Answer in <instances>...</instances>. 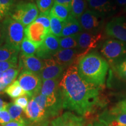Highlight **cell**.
I'll use <instances>...</instances> for the list:
<instances>
[{
	"label": "cell",
	"instance_id": "6da1fadb",
	"mask_svg": "<svg viewBox=\"0 0 126 126\" xmlns=\"http://www.w3.org/2000/svg\"><path fill=\"white\" fill-rule=\"evenodd\" d=\"M59 88L63 108L80 116L91 113L99 102V88L81 78L77 64L70 66L64 72Z\"/></svg>",
	"mask_w": 126,
	"mask_h": 126
},
{
	"label": "cell",
	"instance_id": "7a4b0ae2",
	"mask_svg": "<svg viewBox=\"0 0 126 126\" xmlns=\"http://www.w3.org/2000/svg\"><path fill=\"white\" fill-rule=\"evenodd\" d=\"M77 67L79 75L86 82L99 88L104 85L109 64L100 54L95 52L88 53L81 58Z\"/></svg>",
	"mask_w": 126,
	"mask_h": 126
},
{
	"label": "cell",
	"instance_id": "3957f363",
	"mask_svg": "<svg viewBox=\"0 0 126 126\" xmlns=\"http://www.w3.org/2000/svg\"><path fill=\"white\" fill-rule=\"evenodd\" d=\"M2 23L5 29V44L19 51L20 45L25 37V26L9 16L3 20Z\"/></svg>",
	"mask_w": 126,
	"mask_h": 126
},
{
	"label": "cell",
	"instance_id": "277c9868",
	"mask_svg": "<svg viewBox=\"0 0 126 126\" xmlns=\"http://www.w3.org/2000/svg\"><path fill=\"white\" fill-rule=\"evenodd\" d=\"M100 53L113 65L126 59V43L115 39H109L102 44Z\"/></svg>",
	"mask_w": 126,
	"mask_h": 126
},
{
	"label": "cell",
	"instance_id": "5b68a950",
	"mask_svg": "<svg viewBox=\"0 0 126 126\" xmlns=\"http://www.w3.org/2000/svg\"><path fill=\"white\" fill-rule=\"evenodd\" d=\"M38 14L39 9L35 4L22 2L14 6L9 16L26 27L34 22Z\"/></svg>",
	"mask_w": 126,
	"mask_h": 126
},
{
	"label": "cell",
	"instance_id": "8992f818",
	"mask_svg": "<svg viewBox=\"0 0 126 126\" xmlns=\"http://www.w3.org/2000/svg\"><path fill=\"white\" fill-rule=\"evenodd\" d=\"M18 81L23 90L31 99L40 93L42 81L39 75L29 71L23 70L19 75Z\"/></svg>",
	"mask_w": 126,
	"mask_h": 126
},
{
	"label": "cell",
	"instance_id": "52a82bcc",
	"mask_svg": "<svg viewBox=\"0 0 126 126\" xmlns=\"http://www.w3.org/2000/svg\"><path fill=\"white\" fill-rule=\"evenodd\" d=\"M105 17L97 12L86 9L78 20L82 29L92 33H100L103 28Z\"/></svg>",
	"mask_w": 126,
	"mask_h": 126
},
{
	"label": "cell",
	"instance_id": "ba28073f",
	"mask_svg": "<svg viewBox=\"0 0 126 126\" xmlns=\"http://www.w3.org/2000/svg\"><path fill=\"white\" fill-rule=\"evenodd\" d=\"M61 50L59 37L49 33L42 45L37 48L36 57L41 60L51 59L53 55Z\"/></svg>",
	"mask_w": 126,
	"mask_h": 126
},
{
	"label": "cell",
	"instance_id": "9c48e42d",
	"mask_svg": "<svg viewBox=\"0 0 126 126\" xmlns=\"http://www.w3.org/2000/svg\"><path fill=\"white\" fill-rule=\"evenodd\" d=\"M105 33L109 37L126 43V18L115 17L107 23Z\"/></svg>",
	"mask_w": 126,
	"mask_h": 126
},
{
	"label": "cell",
	"instance_id": "30bf717a",
	"mask_svg": "<svg viewBox=\"0 0 126 126\" xmlns=\"http://www.w3.org/2000/svg\"><path fill=\"white\" fill-rule=\"evenodd\" d=\"M103 39L101 32L92 33L87 32H81L78 35V49L84 56L90 50L96 48Z\"/></svg>",
	"mask_w": 126,
	"mask_h": 126
},
{
	"label": "cell",
	"instance_id": "8fae6325",
	"mask_svg": "<svg viewBox=\"0 0 126 126\" xmlns=\"http://www.w3.org/2000/svg\"><path fill=\"white\" fill-rule=\"evenodd\" d=\"M84 55L78 48H73L60 50L52 58L57 64L65 68L74 65V64H78L79 60Z\"/></svg>",
	"mask_w": 126,
	"mask_h": 126
},
{
	"label": "cell",
	"instance_id": "7c38bea8",
	"mask_svg": "<svg viewBox=\"0 0 126 126\" xmlns=\"http://www.w3.org/2000/svg\"><path fill=\"white\" fill-rule=\"evenodd\" d=\"M43 60L44 66L39 74L42 81L48 79H58L63 77L65 68L57 64L53 58Z\"/></svg>",
	"mask_w": 126,
	"mask_h": 126
},
{
	"label": "cell",
	"instance_id": "4fadbf2b",
	"mask_svg": "<svg viewBox=\"0 0 126 126\" xmlns=\"http://www.w3.org/2000/svg\"><path fill=\"white\" fill-rule=\"evenodd\" d=\"M25 37L33 43L37 47L40 46L47 34L49 33L41 23L33 22L25 29Z\"/></svg>",
	"mask_w": 126,
	"mask_h": 126
},
{
	"label": "cell",
	"instance_id": "5bb4252c",
	"mask_svg": "<svg viewBox=\"0 0 126 126\" xmlns=\"http://www.w3.org/2000/svg\"><path fill=\"white\" fill-rule=\"evenodd\" d=\"M100 122L104 126H126V111L113 108L101 114Z\"/></svg>",
	"mask_w": 126,
	"mask_h": 126
},
{
	"label": "cell",
	"instance_id": "9a60e30c",
	"mask_svg": "<svg viewBox=\"0 0 126 126\" xmlns=\"http://www.w3.org/2000/svg\"><path fill=\"white\" fill-rule=\"evenodd\" d=\"M43 60L39 59L34 56H26L20 53L18 67L20 70L29 71L39 75L43 69Z\"/></svg>",
	"mask_w": 126,
	"mask_h": 126
},
{
	"label": "cell",
	"instance_id": "2e32d148",
	"mask_svg": "<svg viewBox=\"0 0 126 126\" xmlns=\"http://www.w3.org/2000/svg\"><path fill=\"white\" fill-rule=\"evenodd\" d=\"M24 113L28 123H40L45 122L48 118L46 111L39 106L33 98L30 99Z\"/></svg>",
	"mask_w": 126,
	"mask_h": 126
},
{
	"label": "cell",
	"instance_id": "e0dca14e",
	"mask_svg": "<svg viewBox=\"0 0 126 126\" xmlns=\"http://www.w3.org/2000/svg\"><path fill=\"white\" fill-rule=\"evenodd\" d=\"M89 9L104 17L110 15L116 9L115 0H86Z\"/></svg>",
	"mask_w": 126,
	"mask_h": 126
},
{
	"label": "cell",
	"instance_id": "ac0fdd59",
	"mask_svg": "<svg viewBox=\"0 0 126 126\" xmlns=\"http://www.w3.org/2000/svg\"><path fill=\"white\" fill-rule=\"evenodd\" d=\"M85 122L81 116H77L71 111L64 113L53 120L51 126H84Z\"/></svg>",
	"mask_w": 126,
	"mask_h": 126
},
{
	"label": "cell",
	"instance_id": "d6986e66",
	"mask_svg": "<svg viewBox=\"0 0 126 126\" xmlns=\"http://www.w3.org/2000/svg\"><path fill=\"white\" fill-rule=\"evenodd\" d=\"M82 30V29L79 20L70 14V16L63 21L61 37H64L76 35L81 33Z\"/></svg>",
	"mask_w": 126,
	"mask_h": 126
},
{
	"label": "cell",
	"instance_id": "ffe728a7",
	"mask_svg": "<svg viewBox=\"0 0 126 126\" xmlns=\"http://www.w3.org/2000/svg\"><path fill=\"white\" fill-rule=\"evenodd\" d=\"M19 52V50L4 44L0 47V61H18Z\"/></svg>",
	"mask_w": 126,
	"mask_h": 126
},
{
	"label": "cell",
	"instance_id": "44dd1931",
	"mask_svg": "<svg viewBox=\"0 0 126 126\" xmlns=\"http://www.w3.org/2000/svg\"><path fill=\"white\" fill-rule=\"evenodd\" d=\"M59 79H48L42 81L40 93L45 96H48L59 91Z\"/></svg>",
	"mask_w": 126,
	"mask_h": 126
},
{
	"label": "cell",
	"instance_id": "7402d4cb",
	"mask_svg": "<svg viewBox=\"0 0 126 126\" xmlns=\"http://www.w3.org/2000/svg\"><path fill=\"white\" fill-rule=\"evenodd\" d=\"M7 109L12 121L23 123L27 125L28 122L27 119H25L23 116V112L24 111L22 108L14 103H9L7 105Z\"/></svg>",
	"mask_w": 126,
	"mask_h": 126
},
{
	"label": "cell",
	"instance_id": "603a6c76",
	"mask_svg": "<svg viewBox=\"0 0 126 126\" xmlns=\"http://www.w3.org/2000/svg\"><path fill=\"white\" fill-rule=\"evenodd\" d=\"M50 15L56 17L61 21H64L71 14V9L65 6L54 2L50 9Z\"/></svg>",
	"mask_w": 126,
	"mask_h": 126
},
{
	"label": "cell",
	"instance_id": "cb8c5ba5",
	"mask_svg": "<svg viewBox=\"0 0 126 126\" xmlns=\"http://www.w3.org/2000/svg\"><path fill=\"white\" fill-rule=\"evenodd\" d=\"M86 0H72L71 6V15L79 19L85 11L87 7Z\"/></svg>",
	"mask_w": 126,
	"mask_h": 126
},
{
	"label": "cell",
	"instance_id": "d4e9b609",
	"mask_svg": "<svg viewBox=\"0 0 126 126\" xmlns=\"http://www.w3.org/2000/svg\"><path fill=\"white\" fill-rule=\"evenodd\" d=\"M5 92L7 94L9 97L12 99H16L21 96L26 94L24 91L19 83L18 80L13 82L6 88Z\"/></svg>",
	"mask_w": 126,
	"mask_h": 126
},
{
	"label": "cell",
	"instance_id": "484cf974",
	"mask_svg": "<svg viewBox=\"0 0 126 126\" xmlns=\"http://www.w3.org/2000/svg\"><path fill=\"white\" fill-rule=\"evenodd\" d=\"M78 34L60 39L61 49H73L78 48Z\"/></svg>",
	"mask_w": 126,
	"mask_h": 126
},
{
	"label": "cell",
	"instance_id": "4316f807",
	"mask_svg": "<svg viewBox=\"0 0 126 126\" xmlns=\"http://www.w3.org/2000/svg\"><path fill=\"white\" fill-rule=\"evenodd\" d=\"M37 47L33 43L25 37L20 45L21 53L26 56H32L36 53Z\"/></svg>",
	"mask_w": 126,
	"mask_h": 126
},
{
	"label": "cell",
	"instance_id": "83f0119b",
	"mask_svg": "<svg viewBox=\"0 0 126 126\" xmlns=\"http://www.w3.org/2000/svg\"><path fill=\"white\" fill-rule=\"evenodd\" d=\"M15 0H0V20L8 16L14 7Z\"/></svg>",
	"mask_w": 126,
	"mask_h": 126
},
{
	"label": "cell",
	"instance_id": "f1b7e54d",
	"mask_svg": "<svg viewBox=\"0 0 126 126\" xmlns=\"http://www.w3.org/2000/svg\"><path fill=\"white\" fill-rule=\"evenodd\" d=\"M20 70L18 68H11L8 70L4 72V75L1 82L4 83L8 86L15 81L17 76L20 72Z\"/></svg>",
	"mask_w": 126,
	"mask_h": 126
},
{
	"label": "cell",
	"instance_id": "f546056e",
	"mask_svg": "<svg viewBox=\"0 0 126 126\" xmlns=\"http://www.w3.org/2000/svg\"><path fill=\"white\" fill-rule=\"evenodd\" d=\"M63 22L61 20L50 15V33L58 37H60L63 30Z\"/></svg>",
	"mask_w": 126,
	"mask_h": 126
},
{
	"label": "cell",
	"instance_id": "4dcf8cb0",
	"mask_svg": "<svg viewBox=\"0 0 126 126\" xmlns=\"http://www.w3.org/2000/svg\"><path fill=\"white\" fill-rule=\"evenodd\" d=\"M50 11L45 12V13H40L34 22L40 23L45 27L47 31L50 33Z\"/></svg>",
	"mask_w": 126,
	"mask_h": 126
},
{
	"label": "cell",
	"instance_id": "1f68e13d",
	"mask_svg": "<svg viewBox=\"0 0 126 126\" xmlns=\"http://www.w3.org/2000/svg\"><path fill=\"white\" fill-rule=\"evenodd\" d=\"M54 0H36L37 7L41 13L50 11L53 7Z\"/></svg>",
	"mask_w": 126,
	"mask_h": 126
},
{
	"label": "cell",
	"instance_id": "d6a6232c",
	"mask_svg": "<svg viewBox=\"0 0 126 126\" xmlns=\"http://www.w3.org/2000/svg\"><path fill=\"white\" fill-rule=\"evenodd\" d=\"M114 68L118 75L126 81V59L115 65Z\"/></svg>",
	"mask_w": 126,
	"mask_h": 126
},
{
	"label": "cell",
	"instance_id": "836d02e7",
	"mask_svg": "<svg viewBox=\"0 0 126 126\" xmlns=\"http://www.w3.org/2000/svg\"><path fill=\"white\" fill-rule=\"evenodd\" d=\"M10 122H11V117L7 106L0 111V126H4Z\"/></svg>",
	"mask_w": 126,
	"mask_h": 126
},
{
	"label": "cell",
	"instance_id": "e575fe53",
	"mask_svg": "<svg viewBox=\"0 0 126 126\" xmlns=\"http://www.w3.org/2000/svg\"><path fill=\"white\" fill-rule=\"evenodd\" d=\"M30 99L31 98L28 96L27 94H25V95L21 96L15 99L14 100V103L18 106H20L21 108H22L23 111H25L27 108L28 104H29Z\"/></svg>",
	"mask_w": 126,
	"mask_h": 126
},
{
	"label": "cell",
	"instance_id": "d590c367",
	"mask_svg": "<svg viewBox=\"0 0 126 126\" xmlns=\"http://www.w3.org/2000/svg\"><path fill=\"white\" fill-rule=\"evenodd\" d=\"M34 99V101L39 105V106L42 109L45 110L47 114V106H46V97L45 96L41 94L40 93H39L35 96H34L32 97ZM48 117V116H47Z\"/></svg>",
	"mask_w": 126,
	"mask_h": 126
},
{
	"label": "cell",
	"instance_id": "8d00e7d4",
	"mask_svg": "<svg viewBox=\"0 0 126 126\" xmlns=\"http://www.w3.org/2000/svg\"><path fill=\"white\" fill-rule=\"evenodd\" d=\"M17 61H0V72H5L11 68H17Z\"/></svg>",
	"mask_w": 126,
	"mask_h": 126
},
{
	"label": "cell",
	"instance_id": "74e56055",
	"mask_svg": "<svg viewBox=\"0 0 126 126\" xmlns=\"http://www.w3.org/2000/svg\"><path fill=\"white\" fill-rule=\"evenodd\" d=\"M5 42V29L2 22H0V47Z\"/></svg>",
	"mask_w": 126,
	"mask_h": 126
},
{
	"label": "cell",
	"instance_id": "f35d334b",
	"mask_svg": "<svg viewBox=\"0 0 126 126\" xmlns=\"http://www.w3.org/2000/svg\"><path fill=\"white\" fill-rule=\"evenodd\" d=\"M54 2L65 6V7L71 9L72 0H54Z\"/></svg>",
	"mask_w": 126,
	"mask_h": 126
},
{
	"label": "cell",
	"instance_id": "ab89813d",
	"mask_svg": "<svg viewBox=\"0 0 126 126\" xmlns=\"http://www.w3.org/2000/svg\"><path fill=\"white\" fill-rule=\"evenodd\" d=\"M114 108L116 109L122 110V111H126V99L120 102Z\"/></svg>",
	"mask_w": 126,
	"mask_h": 126
},
{
	"label": "cell",
	"instance_id": "60d3db41",
	"mask_svg": "<svg viewBox=\"0 0 126 126\" xmlns=\"http://www.w3.org/2000/svg\"><path fill=\"white\" fill-rule=\"evenodd\" d=\"M26 124L23 123L16 122V121H11L8 123L5 124L2 126H26Z\"/></svg>",
	"mask_w": 126,
	"mask_h": 126
},
{
	"label": "cell",
	"instance_id": "b9f144b4",
	"mask_svg": "<svg viewBox=\"0 0 126 126\" xmlns=\"http://www.w3.org/2000/svg\"><path fill=\"white\" fill-rule=\"evenodd\" d=\"M8 104V103L5 102L4 100H3L1 98V97H0V111H1V110H2L3 108L7 107Z\"/></svg>",
	"mask_w": 126,
	"mask_h": 126
},
{
	"label": "cell",
	"instance_id": "7bdbcfd3",
	"mask_svg": "<svg viewBox=\"0 0 126 126\" xmlns=\"http://www.w3.org/2000/svg\"><path fill=\"white\" fill-rule=\"evenodd\" d=\"M115 1L119 6L126 5V0H115Z\"/></svg>",
	"mask_w": 126,
	"mask_h": 126
},
{
	"label": "cell",
	"instance_id": "ee69618b",
	"mask_svg": "<svg viewBox=\"0 0 126 126\" xmlns=\"http://www.w3.org/2000/svg\"><path fill=\"white\" fill-rule=\"evenodd\" d=\"M7 87V86L5 85H4V83L0 82V94H2L3 92H4Z\"/></svg>",
	"mask_w": 126,
	"mask_h": 126
},
{
	"label": "cell",
	"instance_id": "f6af8a7d",
	"mask_svg": "<svg viewBox=\"0 0 126 126\" xmlns=\"http://www.w3.org/2000/svg\"><path fill=\"white\" fill-rule=\"evenodd\" d=\"M87 126H104L101 123H98V122H94L93 123L89 124Z\"/></svg>",
	"mask_w": 126,
	"mask_h": 126
},
{
	"label": "cell",
	"instance_id": "bcb514c9",
	"mask_svg": "<svg viewBox=\"0 0 126 126\" xmlns=\"http://www.w3.org/2000/svg\"><path fill=\"white\" fill-rule=\"evenodd\" d=\"M3 75H4V72H0V82L2 81Z\"/></svg>",
	"mask_w": 126,
	"mask_h": 126
},
{
	"label": "cell",
	"instance_id": "7dc6e473",
	"mask_svg": "<svg viewBox=\"0 0 126 126\" xmlns=\"http://www.w3.org/2000/svg\"></svg>",
	"mask_w": 126,
	"mask_h": 126
},
{
	"label": "cell",
	"instance_id": "c3c4849f",
	"mask_svg": "<svg viewBox=\"0 0 126 126\" xmlns=\"http://www.w3.org/2000/svg\"></svg>",
	"mask_w": 126,
	"mask_h": 126
}]
</instances>
